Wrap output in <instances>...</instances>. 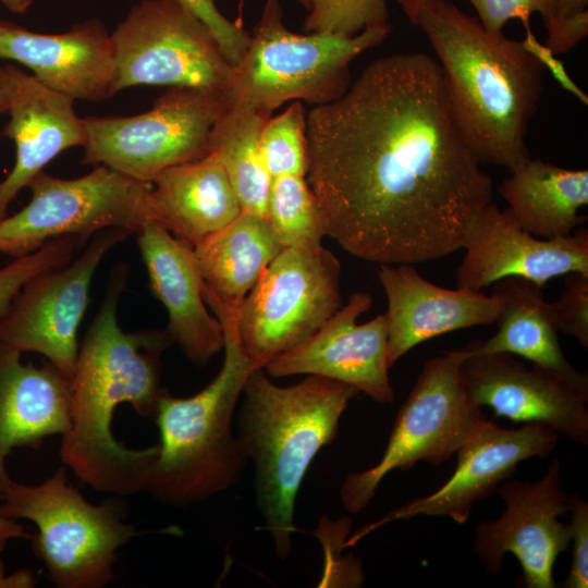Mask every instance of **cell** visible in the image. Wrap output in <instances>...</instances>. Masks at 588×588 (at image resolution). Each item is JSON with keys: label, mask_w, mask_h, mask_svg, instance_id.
<instances>
[{"label": "cell", "mask_w": 588, "mask_h": 588, "mask_svg": "<svg viewBox=\"0 0 588 588\" xmlns=\"http://www.w3.org/2000/svg\"><path fill=\"white\" fill-rule=\"evenodd\" d=\"M306 180L326 236L362 260L417 264L462 249L491 203L453 117L442 72L426 53L368 64L338 99L307 113Z\"/></svg>", "instance_id": "1"}, {"label": "cell", "mask_w": 588, "mask_h": 588, "mask_svg": "<svg viewBox=\"0 0 588 588\" xmlns=\"http://www.w3.org/2000/svg\"><path fill=\"white\" fill-rule=\"evenodd\" d=\"M127 266L117 264L105 298L81 346L71 378L70 427L62 434L60 458L81 483L111 495L145 490L158 444L130 449L112 432L115 408L128 403L142 417L155 419L161 354L172 341L167 331L125 332L118 321Z\"/></svg>", "instance_id": "2"}, {"label": "cell", "mask_w": 588, "mask_h": 588, "mask_svg": "<svg viewBox=\"0 0 588 588\" xmlns=\"http://www.w3.org/2000/svg\"><path fill=\"white\" fill-rule=\"evenodd\" d=\"M413 24L437 56L453 117L479 163L511 173L531 159L526 137L544 70L537 59L451 0H426Z\"/></svg>", "instance_id": "3"}, {"label": "cell", "mask_w": 588, "mask_h": 588, "mask_svg": "<svg viewBox=\"0 0 588 588\" xmlns=\"http://www.w3.org/2000/svg\"><path fill=\"white\" fill-rule=\"evenodd\" d=\"M358 393L353 385L313 375L281 387L264 368L246 379L237 437L254 462L256 504L280 559L291 553L303 479L315 456L336 437L340 419Z\"/></svg>", "instance_id": "4"}, {"label": "cell", "mask_w": 588, "mask_h": 588, "mask_svg": "<svg viewBox=\"0 0 588 588\" xmlns=\"http://www.w3.org/2000/svg\"><path fill=\"white\" fill-rule=\"evenodd\" d=\"M222 327L224 358L211 382L177 397L163 390L155 417L158 454L145 492L171 507L204 502L236 485L248 456L232 431L233 414L255 369L236 333V309L204 296Z\"/></svg>", "instance_id": "5"}, {"label": "cell", "mask_w": 588, "mask_h": 588, "mask_svg": "<svg viewBox=\"0 0 588 588\" xmlns=\"http://www.w3.org/2000/svg\"><path fill=\"white\" fill-rule=\"evenodd\" d=\"M0 499V514L36 525L28 541L47 579L58 588L108 586L114 578L118 551L145 534L126 522L123 497L89 503L69 482L64 466L36 486L11 480Z\"/></svg>", "instance_id": "6"}, {"label": "cell", "mask_w": 588, "mask_h": 588, "mask_svg": "<svg viewBox=\"0 0 588 588\" xmlns=\"http://www.w3.org/2000/svg\"><path fill=\"white\" fill-rule=\"evenodd\" d=\"M391 25L355 36L296 34L282 22L280 0H266L247 49L234 65L233 101L271 112L293 100L322 106L350 87L351 63L381 44Z\"/></svg>", "instance_id": "7"}, {"label": "cell", "mask_w": 588, "mask_h": 588, "mask_svg": "<svg viewBox=\"0 0 588 588\" xmlns=\"http://www.w3.org/2000/svg\"><path fill=\"white\" fill-rule=\"evenodd\" d=\"M231 103V89L169 87L146 112L84 118L83 163L150 184L162 170L210 154L212 130Z\"/></svg>", "instance_id": "8"}, {"label": "cell", "mask_w": 588, "mask_h": 588, "mask_svg": "<svg viewBox=\"0 0 588 588\" xmlns=\"http://www.w3.org/2000/svg\"><path fill=\"white\" fill-rule=\"evenodd\" d=\"M464 358L457 350L425 363L396 415L381 458L344 479L340 498L347 512L366 509L391 471L407 470L418 462L440 465L449 461L487 419L468 393L461 371Z\"/></svg>", "instance_id": "9"}, {"label": "cell", "mask_w": 588, "mask_h": 588, "mask_svg": "<svg viewBox=\"0 0 588 588\" xmlns=\"http://www.w3.org/2000/svg\"><path fill=\"white\" fill-rule=\"evenodd\" d=\"M341 264L322 244L284 247L236 309V333L255 368L294 348L342 306Z\"/></svg>", "instance_id": "10"}, {"label": "cell", "mask_w": 588, "mask_h": 588, "mask_svg": "<svg viewBox=\"0 0 588 588\" xmlns=\"http://www.w3.org/2000/svg\"><path fill=\"white\" fill-rule=\"evenodd\" d=\"M29 203L0 220V253L20 258L63 235L85 241L108 229L138 233L151 223L150 184L96 166L75 179L39 172L27 185Z\"/></svg>", "instance_id": "11"}, {"label": "cell", "mask_w": 588, "mask_h": 588, "mask_svg": "<svg viewBox=\"0 0 588 588\" xmlns=\"http://www.w3.org/2000/svg\"><path fill=\"white\" fill-rule=\"evenodd\" d=\"M117 93L147 85L231 89L234 65L181 0H143L111 33Z\"/></svg>", "instance_id": "12"}, {"label": "cell", "mask_w": 588, "mask_h": 588, "mask_svg": "<svg viewBox=\"0 0 588 588\" xmlns=\"http://www.w3.org/2000/svg\"><path fill=\"white\" fill-rule=\"evenodd\" d=\"M131 234L103 230L74 260L29 279L0 317V342L21 353H39L71 380L94 274L103 257Z\"/></svg>", "instance_id": "13"}, {"label": "cell", "mask_w": 588, "mask_h": 588, "mask_svg": "<svg viewBox=\"0 0 588 588\" xmlns=\"http://www.w3.org/2000/svg\"><path fill=\"white\" fill-rule=\"evenodd\" d=\"M562 464L553 458L536 480L507 479L498 489L504 502L502 515L479 522L473 550L486 571L498 575L503 558L512 553L522 567L517 586L555 588L553 567L571 544V526L559 517L571 510V495L563 490Z\"/></svg>", "instance_id": "14"}, {"label": "cell", "mask_w": 588, "mask_h": 588, "mask_svg": "<svg viewBox=\"0 0 588 588\" xmlns=\"http://www.w3.org/2000/svg\"><path fill=\"white\" fill-rule=\"evenodd\" d=\"M559 434L540 422L506 429L486 419L457 451V466L448 481L433 493L417 498L357 529L343 544L352 547L379 527L418 515L446 516L465 524L476 502L497 493L531 457H547L555 449Z\"/></svg>", "instance_id": "15"}, {"label": "cell", "mask_w": 588, "mask_h": 588, "mask_svg": "<svg viewBox=\"0 0 588 588\" xmlns=\"http://www.w3.org/2000/svg\"><path fill=\"white\" fill-rule=\"evenodd\" d=\"M456 271V285L480 292L505 278L528 280L539 287L572 272L588 275V231L539 238L524 230L507 208L489 203L467 225Z\"/></svg>", "instance_id": "16"}, {"label": "cell", "mask_w": 588, "mask_h": 588, "mask_svg": "<svg viewBox=\"0 0 588 588\" xmlns=\"http://www.w3.org/2000/svg\"><path fill=\"white\" fill-rule=\"evenodd\" d=\"M371 305L368 293H352L319 330L270 360L265 371L273 378L319 376L353 385L378 403H392L385 314L357 323Z\"/></svg>", "instance_id": "17"}, {"label": "cell", "mask_w": 588, "mask_h": 588, "mask_svg": "<svg viewBox=\"0 0 588 588\" xmlns=\"http://www.w3.org/2000/svg\"><path fill=\"white\" fill-rule=\"evenodd\" d=\"M465 356V355H464ZM461 371L473 401L515 422H540L588 444V395L507 353L465 356Z\"/></svg>", "instance_id": "18"}, {"label": "cell", "mask_w": 588, "mask_h": 588, "mask_svg": "<svg viewBox=\"0 0 588 588\" xmlns=\"http://www.w3.org/2000/svg\"><path fill=\"white\" fill-rule=\"evenodd\" d=\"M0 59L28 68L42 85L73 100L101 101L118 94L111 34L96 19L59 34L0 20Z\"/></svg>", "instance_id": "19"}, {"label": "cell", "mask_w": 588, "mask_h": 588, "mask_svg": "<svg viewBox=\"0 0 588 588\" xmlns=\"http://www.w3.org/2000/svg\"><path fill=\"white\" fill-rule=\"evenodd\" d=\"M378 275L388 301V364L444 333L494 323L501 295L445 289L424 279L411 264H381Z\"/></svg>", "instance_id": "20"}, {"label": "cell", "mask_w": 588, "mask_h": 588, "mask_svg": "<svg viewBox=\"0 0 588 588\" xmlns=\"http://www.w3.org/2000/svg\"><path fill=\"white\" fill-rule=\"evenodd\" d=\"M9 73L10 120L2 134L15 145V163L0 182V220L19 192L62 151L87 139L84 118L76 114L74 100L54 91L14 64Z\"/></svg>", "instance_id": "21"}, {"label": "cell", "mask_w": 588, "mask_h": 588, "mask_svg": "<svg viewBox=\"0 0 588 588\" xmlns=\"http://www.w3.org/2000/svg\"><path fill=\"white\" fill-rule=\"evenodd\" d=\"M136 235L150 289L168 313V335L192 364L208 365L223 348V334L207 310L193 247L152 222Z\"/></svg>", "instance_id": "22"}, {"label": "cell", "mask_w": 588, "mask_h": 588, "mask_svg": "<svg viewBox=\"0 0 588 588\" xmlns=\"http://www.w3.org/2000/svg\"><path fill=\"white\" fill-rule=\"evenodd\" d=\"M0 342V494L12 480L7 458L16 448L38 449L70 427L71 380L49 362L23 364Z\"/></svg>", "instance_id": "23"}, {"label": "cell", "mask_w": 588, "mask_h": 588, "mask_svg": "<svg viewBox=\"0 0 588 588\" xmlns=\"http://www.w3.org/2000/svg\"><path fill=\"white\" fill-rule=\"evenodd\" d=\"M149 204L152 223L191 247L242 212L226 172L213 151L159 172L150 182Z\"/></svg>", "instance_id": "24"}, {"label": "cell", "mask_w": 588, "mask_h": 588, "mask_svg": "<svg viewBox=\"0 0 588 588\" xmlns=\"http://www.w3.org/2000/svg\"><path fill=\"white\" fill-rule=\"evenodd\" d=\"M503 307L495 323L499 329L487 341H475L461 348L465 356L507 353L523 357L588 395V375L578 371L564 355L541 287L520 278L493 283Z\"/></svg>", "instance_id": "25"}, {"label": "cell", "mask_w": 588, "mask_h": 588, "mask_svg": "<svg viewBox=\"0 0 588 588\" xmlns=\"http://www.w3.org/2000/svg\"><path fill=\"white\" fill-rule=\"evenodd\" d=\"M282 249L266 216L242 211L193 247L203 294L237 309Z\"/></svg>", "instance_id": "26"}, {"label": "cell", "mask_w": 588, "mask_h": 588, "mask_svg": "<svg viewBox=\"0 0 588 588\" xmlns=\"http://www.w3.org/2000/svg\"><path fill=\"white\" fill-rule=\"evenodd\" d=\"M499 193L519 225L539 238L563 237L586 221L588 171L529 159L511 172Z\"/></svg>", "instance_id": "27"}, {"label": "cell", "mask_w": 588, "mask_h": 588, "mask_svg": "<svg viewBox=\"0 0 588 588\" xmlns=\"http://www.w3.org/2000/svg\"><path fill=\"white\" fill-rule=\"evenodd\" d=\"M271 112L233 101L211 133V151L226 172L242 211L266 216L271 176L260 136Z\"/></svg>", "instance_id": "28"}, {"label": "cell", "mask_w": 588, "mask_h": 588, "mask_svg": "<svg viewBox=\"0 0 588 588\" xmlns=\"http://www.w3.org/2000/svg\"><path fill=\"white\" fill-rule=\"evenodd\" d=\"M266 218L283 248L319 245L326 236L318 203L305 175L271 180Z\"/></svg>", "instance_id": "29"}, {"label": "cell", "mask_w": 588, "mask_h": 588, "mask_svg": "<svg viewBox=\"0 0 588 588\" xmlns=\"http://www.w3.org/2000/svg\"><path fill=\"white\" fill-rule=\"evenodd\" d=\"M260 147L271 180L284 175H306L308 163L307 113L293 101L266 122Z\"/></svg>", "instance_id": "30"}, {"label": "cell", "mask_w": 588, "mask_h": 588, "mask_svg": "<svg viewBox=\"0 0 588 588\" xmlns=\"http://www.w3.org/2000/svg\"><path fill=\"white\" fill-rule=\"evenodd\" d=\"M308 10L303 24L307 33L355 36L389 25L385 0H304Z\"/></svg>", "instance_id": "31"}, {"label": "cell", "mask_w": 588, "mask_h": 588, "mask_svg": "<svg viewBox=\"0 0 588 588\" xmlns=\"http://www.w3.org/2000/svg\"><path fill=\"white\" fill-rule=\"evenodd\" d=\"M87 241L78 235H63L48 241L36 252L14 258L0 268V317L9 309L23 285L36 274L71 261Z\"/></svg>", "instance_id": "32"}, {"label": "cell", "mask_w": 588, "mask_h": 588, "mask_svg": "<svg viewBox=\"0 0 588 588\" xmlns=\"http://www.w3.org/2000/svg\"><path fill=\"white\" fill-rule=\"evenodd\" d=\"M564 283L561 297L548 303L551 320L558 332L572 335L588 348V275L572 272Z\"/></svg>", "instance_id": "33"}, {"label": "cell", "mask_w": 588, "mask_h": 588, "mask_svg": "<svg viewBox=\"0 0 588 588\" xmlns=\"http://www.w3.org/2000/svg\"><path fill=\"white\" fill-rule=\"evenodd\" d=\"M475 8L478 21L493 36L503 35V27L511 19H518L524 26L529 17L539 13L544 25L555 17V0H467Z\"/></svg>", "instance_id": "34"}, {"label": "cell", "mask_w": 588, "mask_h": 588, "mask_svg": "<svg viewBox=\"0 0 588 588\" xmlns=\"http://www.w3.org/2000/svg\"><path fill=\"white\" fill-rule=\"evenodd\" d=\"M210 30L225 58L236 65L243 58L249 33L240 21L226 19L215 0H181Z\"/></svg>", "instance_id": "35"}, {"label": "cell", "mask_w": 588, "mask_h": 588, "mask_svg": "<svg viewBox=\"0 0 588 588\" xmlns=\"http://www.w3.org/2000/svg\"><path fill=\"white\" fill-rule=\"evenodd\" d=\"M571 542L573 555L568 576L558 585L563 588L588 587V503L577 494L571 495Z\"/></svg>", "instance_id": "36"}, {"label": "cell", "mask_w": 588, "mask_h": 588, "mask_svg": "<svg viewBox=\"0 0 588 588\" xmlns=\"http://www.w3.org/2000/svg\"><path fill=\"white\" fill-rule=\"evenodd\" d=\"M525 27V38L520 41L524 49L529 52L537 61L547 68L553 78L561 85L563 89L574 95L583 103H588L587 95L576 85L568 75L563 62L546 44L540 42L534 35L530 25Z\"/></svg>", "instance_id": "37"}, {"label": "cell", "mask_w": 588, "mask_h": 588, "mask_svg": "<svg viewBox=\"0 0 588 588\" xmlns=\"http://www.w3.org/2000/svg\"><path fill=\"white\" fill-rule=\"evenodd\" d=\"M546 45L555 53L569 51L588 34V11L566 17H554L546 25Z\"/></svg>", "instance_id": "38"}, {"label": "cell", "mask_w": 588, "mask_h": 588, "mask_svg": "<svg viewBox=\"0 0 588 588\" xmlns=\"http://www.w3.org/2000/svg\"><path fill=\"white\" fill-rule=\"evenodd\" d=\"M29 538L30 534L21 524L0 514V552L5 550L10 540Z\"/></svg>", "instance_id": "39"}, {"label": "cell", "mask_w": 588, "mask_h": 588, "mask_svg": "<svg viewBox=\"0 0 588 588\" xmlns=\"http://www.w3.org/2000/svg\"><path fill=\"white\" fill-rule=\"evenodd\" d=\"M34 586L35 579L30 569L23 568L5 575L3 562L0 560V587L29 588Z\"/></svg>", "instance_id": "40"}, {"label": "cell", "mask_w": 588, "mask_h": 588, "mask_svg": "<svg viewBox=\"0 0 588 588\" xmlns=\"http://www.w3.org/2000/svg\"><path fill=\"white\" fill-rule=\"evenodd\" d=\"M588 0H555V17H566L587 10Z\"/></svg>", "instance_id": "41"}, {"label": "cell", "mask_w": 588, "mask_h": 588, "mask_svg": "<svg viewBox=\"0 0 588 588\" xmlns=\"http://www.w3.org/2000/svg\"><path fill=\"white\" fill-rule=\"evenodd\" d=\"M9 107V73L7 65H0V114L8 112Z\"/></svg>", "instance_id": "42"}, {"label": "cell", "mask_w": 588, "mask_h": 588, "mask_svg": "<svg viewBox=\"0 0 588 588\" xmlns=\"http://www.w3.org/2000/svg\"><path fill=\"white\" fill-rule=\"evenodd\" d=\"M425 1L426 0H397L400 7L403 9L404 13L406 14L412 24L416 17L420 5Z\"/></svg>", "instance_id": "43"}, {"label": "cell", "mask_w": 588, "mask_h": 588, "mask_svg": "<svg viewBox=\"0 0 588 588\" xmlns=\"http://www.w3.org/2000/svg\"><path fill=\"white\" fill-rule=\"evenodd\" d=\"M0 2L12 13H25L33 4V0H0Z\"/></svg>", "instance_id": "44"}, {"label": "cell", "mask_w": 588, "mask_h": 588, "mask_svg": "<svg viewBox=\"0 0 588 588\" xmlns=\"http://www.w3.org/2000/svg\"><path fill=\"white\" fill-rule=\"evenodd\" d=\"M302 4L304 3V0H298Z\"/></svg>", "instance_id": "45"}]
</instances>
